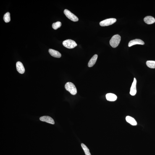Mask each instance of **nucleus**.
Listing matches in <instances>:
<instances>
[{"mask_svg": "<svg viewBox=\"0 0 155 155\" xmlns=\"http://www.w3.org/2000/svg\"><path fill=\"white\" fill-rule=\"evenodd\" d=\"M121 37L118 35H114L109 41L110 44L113 48H116L118 46L120 41Z\"/></svg>", "mask_w": 155, "mask_h": 155, "instance_id": "nucleus-1", "label": "nucleus"}, {"mask_svg": "<svg viewBox=\"0 0 155 155\" xmlns=\"http://www.w3.org/2000/svg\"><path fill=\"white\" fill-rule=\"evenodd\" d=\"M65 87L66 90L69 91L72 95H75L77 94V88L73 83L71 82H68L66 83Z\"/></svg>", "mask_w": 155, "mask_h": 155, "instance_id": "nucleus-2", "label": "nucleus"}, {"mask_svg": "<svg viewBox=\"0 0 155 155\" xmlns=\"http://www.w3.org/2000/svg\"><path fill=\"white\" fill-rule=\"evenodd\" d=\"M63 45L65 47L68 49H73L77 46L75 41L71 39L65 40L63 42Z\"/></svg>", "mask_w": 155, "mask_h": 155, "instance_id": "nucleus-3", "label": "nucleus"}, {"mask_svg": "<svg viewBox=\"0 0 155 155\" xmlns=\"http://www.w3.org/2000/svg\"><path fill=\"white\" fill-rule=\"evenodd\" d=\"M64 13L68 18L73 22H77L78 20V19L75 14L67 9H65Z\"/></svg>", "mask_w": 155, "mask_h": 155, "instance_id": "nucleus-4", "label": "nucleus"}, {"mask_svg": "<svg viewBox=\"0 0 155 155\" xmlns=\"http://www.w3.org/2000/svg\"><path fill=\"white\" fill-rule=\"evenodd\" d=\"M116 19L115 18H110L106 19L100 22V25L102 27L107 26L111 25L116 21Z\"/></svg>", "mask_w": 155, "mask_h": 155, "instance_id": "nucleus-5", "label": "nucleus"}, {"mask_svg": "<svg viewBox=\"0 0 155 155\" xmlns=\"http://www.w3.org/2000/svg\"><path fill=\"white\" fill-rule=\"evenodd\" d=\"M136 83V79L134 78L130 89V94L132 96H135L136 94L137 93Z\"/></svg>", "mask_w": 155, "mask_h": 155, "instance_id": "nucleus-6", "label": "nucleus"}, {"mask_svg": "<svg viewBox=\"0 0 155 155\" xmlns=\"http://www.w3.org/2000/svg\"><path fill=\"white\" fill-rule=\"evenodd\" d=\"M40 120L41 121L48 123L52 124H55V122L54 119L50 116H42L40 118Z\"/></svg>", "mask_w": 155, "mask_h": 155, "instance_id": "nucleus-7", "label": "nucleus"}, {"mask_svg": "<svg viewBox=\"0 0 155 155\" xmlns=\"http://www.w3.org/2000/svg\"><path fill=\"white\" fill-rule=\"evenodd\" d=\"M136 44L144 45L145 44V43L141 39H136L130 41L128 43V46L130 47Z\"/></svg>", "mask_w": 155, "mask_h": 155, "instance_id": "nucleus-8", "label": "nucleus"}, {"mask_svg": "<svg viewBox=\"0 0 155 155\" xmlns=\"http://www.w3.org/2000/svg\"><path fill=\"white\" fill-rule=\"evenodd\" d=\"M16 68L18 71L19 73L23 74L25 72V70L23 64L20 62H18L16 64Z\"/></svg>", "mask_w": 155, "mask_h": 155, "instance_id": "nucleus-9", "label": "nucleus"}, {"mask_svg": "<svg viewBox=\"0 0 155 155\" xmlns=\"http://www.w3.org/2000/svg\"><path fill=\"white\" fill-rule=\"evenodd\" d=\"M106 97L107 100L110 101H116L117 98V96L112 93L107 94L106 95Z\"/></svg>", "mask_w": 155, "mask_h": 155, "instance_id": "nucleus-10", "label": "nucleus"}, {"mask_svg": "<svg viewBox=\"0 0 155 155\" xmlns=\"http://www.w3.org/2000/svg\"><path fill=\"white\" fill-rule=\"evenodd\" d=\"M49 52L51 56L55 58H60L62 56L59 51L52 49H49Z\"/></svg>", "mask_w": 155, "mask_h": 155, "instance_id": "nucleus-11", "label": "nucleus"}, {"mask_svg": "<svg viewBox=\"0 0 155 155\" xmlns=\"http://www.w3.org/2000/svg\"><path fill=\"white\" fill-rule=\"evenodd\" d=\"M144 22L146 24L150 25L155 23V19L154 17L151 16H148L144 19Z\"/></svg>", "mask_w": 155, "mask_h": 155, "instance_id": "nucleus-12", "label": "nucleus"}, {"mask_svg": "<svg viewBox=\"0 0 155 155\" xmlns=\"http://www.w3.org/2000/svg\"><path fill=\"white\" fill-rule=\"evenodd\" d=\"M98 58L97 55L95 54L94 56L89 62L88 64V67H91L94 65L96 62Z\"/></svg>", "mask_w": 155, "mask_h": 155, "instance_id": "nucleus-13", "label": "nucleus"}, {"mask_svg": "<svg viewBox=\"0 0 155 155\" xmlns=\"http://www.w3.org/2000/svg\"><path fill=\"white\" fill-rule=\"evenodd\" d=\"M126 120L128 123L132 126H136L137 123L135 119L131 116H128L126 117Z\"/></svg>", "mask_w": 155, "mask_h": 155, "instance_id": "nucleus-14", "label": "nucleus"}, {"mask_svg": "<svg viewBox=\"0 0 155 155\" xmlns=\"http://www.w3.org/2000/svg\"><path fill=\"white\" fill-rule=\"evenodd\" d=\"M147 66L151 68H155V61H147L146 63Z\"/></svg>", "mask_w": 155, "mask_h": 155, "instance_id": "nucleus-15", "label": "nucleus"}, {"mask_svg": "<svg viewBox=\"0 0 155 155\" xmlns=\"http://www.w3.org/2000/svg\"><path fill=\"white\" fill-rule=\"evenodd\" d=\"M3 19L6 23L9 22L10 21V14L9 12H7L4 14Z\"/></svg>", "mask_w": 155, "mask_h": 155, "instance_id": "nucleus-16", "label": "nucleus"}, {"mask_svg": "<svg viewBox=\"0 0 155 155\" xmlns=\"http://www.w3.org/2000/svg\"><path fill=\"white\" fill-rule=\"evenodd\" d=\"M81 146L85 153L86 155H91L90 152L89 150L87 147L83 143H82Z\"/></svg>", "mask_w": 155, "mask_h": 155, "instance_id": "nucleus-17", "label": "nucleus"}, {"mask_svg": "<svg viewBox=\"0 0 155 155\" xmlns=\"http://www.w3.org/2000/svg\"><path fill=\"white\" fill-rule=\"evenodd\" d=\"M62 25V23L61 22L58 21L55 23H53L52 25V28L55 30L57 29L58 28H60Z\"/></svg>", "mask_w": 155, "mask_h": 155, "instance_id": "nucleus-18", "label": "nucleus"}]
</instances>
